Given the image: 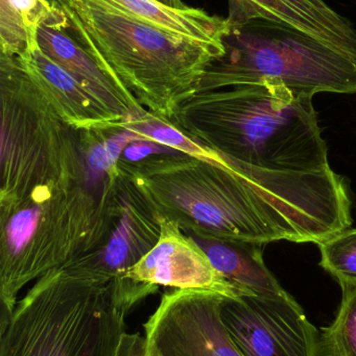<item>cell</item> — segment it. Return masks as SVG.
<instances>
[{"instance_id":"6da1fadb","label":"cell","mask_w":356,"mask_h":356,"mask_svg":"<svg viewBox=\"0 0 356 356\" xmlns=\"http://www.w3.org/2000/svg\"><path fill=\"white\" fill-rule=\"evenodd\" d=\"M186 154L119 161L160 217L206 240L315 243L350 228L348 198L314 173L263 172Z\"/></svg>"},{"instance_id":"7a4b0ae2","label":"cell","mask_w":356,"mask_h":356,"mask_svg":"<svg viewBox=\"0 0 356 356\" xmlns=\"http://www.w3.org/2000/svg\"><path fill=\"white\" fill-rule=\"evenodd\" d=\"M102 182L52 178L0 194L1 318L27 284L106 245L123 209L118 169L95 192Z\"/></svg>"},{"instance_id":"3957f363","label":"cell","mask_w":356,"mask_h":356,"mask_svg":"<svg viewBox=\"0 0 356 356\" xmlns=\"http://www.w3.org/2000/svg\"><path fill=\"white\" fill-rule=\"evenodd\" d=\"M313 95L263 79L198 92L173 124L224 158L269 172L332 170Z\"/></svg>"},{"instance_id":"277c9868","label":"cell","mask_w":356,"mask_h":356,"mask_svg":"<svg viewBox=\"0 0 356 356\" xmlns=\"http://www.w3.org/2000/svg\"><path fill=\"white\" fill-rule=\"evenodd\" d=\"M68 33L148 113L171 119L198 92L223 44L169 33L94 0H62Z\"/></svg>"},{"instance_id":"5b68a950","label":"cell","mask_w":356,"mask_h":356,"mask_svg":"<svg viewBox=\"0 0 356 356\" xmlns=\"http://www.w3.org/2000/svg\"><path fill=\"white\" fill-rule=\"evenodd\" d=\"M130 309L118 280L68 261L1 318L0 356H114Z\"/></svg>"},{"instance_id":"8992f818","label":"cell","mask_w":356,"mask_h":356,"mask_svg":"<svg viewBox=\"0 0 356 356\" xmlns=\"http://www.w3.org/2000/svg\"><path fill=\"white\" fill-rule=\"evenodd\" d=\"M222 44L198 92L272 79L296 93L356 94L355 60L292 27L261 19L228 24Z\"/></svg>"},{"instance_id":"52a82bcc","label":"cell","mask_w":356,"mask_h":356,"mask_svg":"<svg viewBox=\"0 0 356 356\" xmlns=\"http://www.w3.org/2000/svg\"><path fill=\"white\" fill-rule=\"evenodd\" d=\"M223 298L208 291L165 293L144 324L146 356H245L222 319Z\"/></svg>"},{"instance_id":"ba28073f","label":"cell","mask_w":356,"mask_h":356,"mask_svg":"<svg viewBox=\"0 0 356 356\" xmlns=\"http://www.w3.org/2000/svg\"><path fill=\"white\" fill-rule=\"evenodd\" d=\"M221 316L245 356H318L319 332L288 292L223 298Z\"/></svg>"},{"instance_id":"9c48e42d","label":"cell","mask_w":356,"mask_h":356,"mask_svg":"<svg viewBox=\"0 0 356 356\" xmlns=\"http://www.w3.org/2000/svg\"><path fill=\"white\" fill-rule=\"evenodd\" d=\"M160 217V216H159ZM161 234L154 248L125 274L127 280L177 290H201L236 298L246 292L224 277L194 236L160 217Z\"/></svg>"},{"instance_id":"30bf717a","label":"cell","mask_w":356,"mask_h":356,"mask_svg":"<svg viewBox=\"0 0 356 356\" xmlns=\"http://www.w3.org/2000/svg\"><path fill=\"white\" fill-rule=\"evenodd\" d=\"M36 42L48 58L64 69L98 102L115 124L148 112L127 88L68 33V20L63 10L52 13L40 23Z\"/></svg>"},{"instance_id":"8fae6325","label":"cell","mask_w":356,"mask_h":356,"mask_svg":"<svg viewBox=\"0 0 356 356\" xmlns=\"http://www.w3.org/2000/svg\"><path fill=\"white\" fill-rule=\"evenodd\" d=\"M255 19L292 27L356 62L355 25L324 0H228V24Z\"/></svg>"},{"instance_id":"7c38bea8","label":"cell","mask_w":356,"mask_h":356,"mask_svg":"<svg viewBox=\"0 0 356 356\" xmlns=\"http://www.w3.org/2000/svg\"><path fill=\"white\" fill-rule=\"evenodd\" d=\"M121 177L123 209L116 226L106 245L79 259L94 273L127 282V272L158 243L161 224L152 205L123 173Z\"/></svg>"},{"instance_id":"4fadbf2b","label":"cell","mask_w":356,"mask_h":356,"mask_svg":"<svg viewBox=\"0 0 356 356\" xmlns=\"http://www.w3.org/2000/svg\"><path fill=\"white\" fill-rule=\"evenodd\" d=\"M18 58L69 125L79 131H90L115 124L98 102L37 45L26 56Z\"/></svg>"},{"instance_id":"5bb4252c","label":"cell","mask_w":356,"mask_h":356,"mask_svg":"<svg viewBox=\"0 0 356 356\" xmlns=\"http://www.w3.org/2000/svg\"><path fill=\"white\" fill-rule=\"evenodd\" d=\"M194 238L210 259L213 267L234 286L255 294L281 295L286 293L265 266L263 261L265 244L245 241L219 242Z\"/></svg>"},{"instance_id":"9a60e30c","label":"cell","mask_w":356,"mask_h":356,"mask_svg":"<svg viewBox=\"0 0 356 356\" xmlns=\"http://www.w3.org/2000/svg\"><path fill=\"white\" fill-rule=\"evenodd\" d=\"M127 16L158 27L169 33L184 35L208 44H222L228 29L226 18L211 16L200 8L175 10L154 0H94Z\"/></svg>"},{"instance_id":"2e32d148","label":"cell","mask_w":356,"mask_h":356,"mask_svg":"<svg viewBox=\"0 0 356 356\" xmlns=\"http://www.w3.org/2000/svg\"><path fill=\"white\" fill-rule=\"evenodd\" d=\"M115 125L135 131L142 137L162 144L179 154L206 160L215 161L219 158L217 152L192 139L177 125L173 124V121L156 116L152 113L146 112L138 118Z\"/></svg>"},{"instance_id":"e0dca14e","label":"cell","mask_w":356,"mask_h":356,"mask_svg":"<svg viewBox=\"0 0 356 356\" xmlns=\"http://www.w3.org/2000/svg\"><path fill=\"white\" fill-rule=\"evenodd\" d=\"M342 302L336 319L322 330L318 356H356V282L341 284Z\"/></svg>"},{"instance_id":"ac0fdd59","label":"cell","mask_w":356,"mask_h":356,"mask_svg":"<svg viewBox=\"0 0 356 356\" xmlns=\"http://www.w3.org/2000/svg\"><path fill=\"white\" fill-rule=\"evenodd\" d=\"M320 265L340 284L356 282V228L343 230L318 244Z\"/></svg>"},{"instance_id":"d6986e66","label":"cell","mask_w":356,"mask_h":356,"mask_svg":"<svg viewBox=\"0 0 356 356\" xmlns=\"http://www.w3.org/2000/svg\"><path fill=\"white\" fill-rule=\"evenodd\" d=\"M37 45L13 0H0V52L24 56Z\"/></svg>"},{"instance_id":"ffe728a7","label":"cell","mask_w":356,"mask_h":356,"mask_svg":"<svg viewBox=\"0 0 356 356\" xmlns=\"http://www.w3.org/2000/svg\"><path fill=\"white\" fill-rule=\"evenodd\" d=\"M179 152H175L162 144L150 140H138L132 142L125 152H123L121 160L127 163H137L144 161L146 159L154 156H162V154H177Z\"/></svg>"},{"instance_id":"44dd1931","label":"cell","mask_w":356,"mask_h":356,"mask_svg":"<svg viewBox=\"0 0 356 356\" xmlns=\"http://www.w3.org/2000/svg\"><path fill=\"white\" fill-rule=\"evenodd\" d=\"M114 356H146V337L125 332L121 336Z\"/></svg>"},{"instance_id":"7402d4cb","label":"cell","mask_w":356,"mask_h":356,"mask_svg":"<svg viewBox=\"0 0 356 356\" xmlns=\"http://www.w3.org/2000/svg\"><path fill=\"white\" fill-rule=\"evenodd\" d=\"M154 1L167 6V8H175V10H184V8H188L182 0H154Z\"/></svg>"},{"instance_id":"603a6c76","label":"cell","mask_w":356,"mask_h":356,"mask_svg":"<svg viewBox=\"0 0 356 356\" xmlns=\"http://www.w3.org/2000/svg\"><path fill=\"white\" fill-rule=\"evenodd\" d=\"M47 1L49 2L54 8L62 10V8H61V2H62V0H47Z\"/></svg>"}]
</instances>
